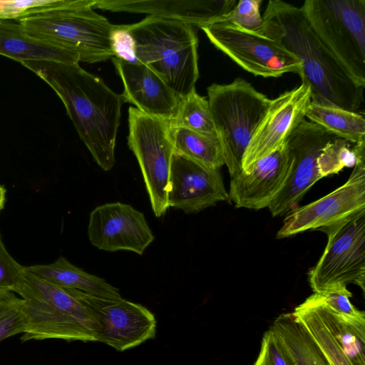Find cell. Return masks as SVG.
Wrapping results in <instances>:
<instances>
[{"instance_id": "obj_20", "label": "cell", "mask_w": 365, "mask_h": 365, "mask_svg": "<svg viewBox=\"0 0 365 365\" xmlns=\"http://www.w3.org/2000/svg\"><path fill=\"white\" fill-rule=\"evenodd\" d=\"M0 55L20 63L28 61L80 62L76 52L27 34L16 21H0Z\"/></svg>"}, {"instance_id": "obj_4", "label": "cell", "mask_w": 365, "mask_h": 365, "mask_svg": "<svg viewBox=\"0 0 365 365\" xmlns=\"http://www.w3.org/2000/svg\"><path fill=\"white\" fill-rule=\"evenodd\" d=\"M14 292L25 302L27 326L22 341L48 339L96 341L97 324L76 289L55 285L25 269Z\"/></svg>"}, {"instance_id": "obj_9", "label": "cell", "mask_w": 365, "mask_h": 365, "mask_svg": "<svg viewBox=\"0 0 365 365\" xmlns=\"http://www.w3.org/2000/svg\"><path fill=\"white\" fill-rule=\"evenodd\" d=\"M327 235V244L308 273L314 292L335 285L354 284L365 291V210L320 228Z\"/></svg>"}, {"instance_id": "obj_21", "label": "cell", "mask_w": 365, "mask_h": 365, "mask_svg": "<svg viewBox=\"0 0 365 365\" xmlns=\"http://www.w3.org/2000/svg\"><path fill=\"white\" fill-rule=\"evenodd\" d=\"M25 269L36 277L63 288L77 289L102 298H122L116 287L76 267L63 257L51 264L31 265Z\"/></svg>"}, {"instance_id": "obj_16", "label": "cell", "mask_w": 365, "mask_h": 365, "mask_svg": "<svg viewBox=\"0 0 365 365\" xmlns=\"http://www.w3.org/2000/svg\"><path fill=\"white\" fill-rule=\"evenodd\" d=\"M228 199L220 169L205 168L174 152L167 197L169 207L195 214Z\"/></svg>"}, {"instance_id": "obj_24", "label": "cell", "mask_w": 365, "mask_h": 365, "mask_svg": "<svg viewBox=\"0 0 365 365\" xmlns=\"http://www.w3.org/2000/svg\"><path fill=\"white\" fill-rule=\"evenodd\" d=\"M305 117L336 137L349 143L356 144L365 140V119L359 113L311 101Z\"/></svg>"}, {"instance_id": "obj_3", "label": "cell", "mask_w": 365, "mask_h": 365, "mask_svg": "<svg viewBox=\"0 0 365 365\" xmlns=\"http://www.w3.org/2000/svg\"><path fill=\"white\" fill-rule=\"evenodd\" d=\"M137 60L157 73L181 98L195 89L199 77L198 38L185 22L148 15L126 24Z\"/></svg>"}, {"instance_id": "obj_8", "label": "cell", "mask_w": 365, "mask_h": 365, "mask_svg": "<svg viewBox=\"0 0 365 365\" xmlns=\"http://www.w3.org/2000/svg\"><path fill=\"white\" fill-rule=\"evenodd\" d=\"M128 128V147L138 162L153 213L160 217L169 208L168 182L175 152L170 135V121L130 106Z\"/></svg>"}, {"instance_id": "obj_11", "label": "cell", "mask_w": 365, "mask_h": 365, "mask_svg": "<svg viewBox=\"0 0 365 365\" xmlns=\"http://www.w3.org/2000/svg\"><path fill=\"white\" fill-rule=\"evenodd\" d=\"M76 293L97 324L96 341L123 351L155 337L156 319L143 305L123 298L98 297L77 289Z\"/></svg>"}, {"instance_id": "obj_27", "label": "cell", "mask_w": 365, "mask_h": 365, "mask_svg": "<svg viewBox=\"0 0 365 365\" xmlns=\"http://www.w3.org/2000/svg\"><path fill=\"white\" fill-rule=\"evenodd\" d=\"M347 140L335 138L322 150L317 168L321 178L338 173L344 168H352L358 160L365 159V140L354 144L351 148Z\"/></svg>"}, {"instance_id": "obj_23", "label": "cell", "mask_w": 365, "mask_h": 365, "mask_svg": "<svg viewBox=\"0 0 365 365\" xmlns=\"http://www.w3.org/2000/svg\"><path fill=\"white\" fill-rule=\"evenodd\" d=\"M294 365H331L292 313L282 314L270 327Z\"/></svg>"}, {"instance_id": "obj_33", "label": "cell", "mask_w": 365, "mask_h": 365, "mask_svg": "<svg viewBox=\"0 0 365 365\" xmlns=\"http://www.w3.org/2000/svg\"><path fill=\"white\" fill-rule=\"evenodd\" d=\"M254 365H294L271 327L263 335Z\"/></svg>"}, {"instance_id": "obj_7", "label": "cell", "mask_w": 365, "mask_h": 365, "mask_svg": "<svg viewBox=\"0 0 365 365\" xmlns=\"http://www.w3.org/2000/svg\"><path fill=\"white\" fill-rule=\"evenodd\" d=\"M300 9L321 41L365 87V0H307Z\"/></svg>"}, {"instance_id": "obj_28", "label": "cell", "mask_w": 365, "mask_h": 365, "mask_svg": "<svg viewBox=\"0 0 365 365\" xmlns=\"http://www.w3.org/2000/svg\"><path fill=\"white\" fill-rule=\"evenodd\" d=\"M170 127L185 128L217 136L208 100L200 96L195 89L182 98L178 113L170 121Z\"/></svg>"}, {"instance_id": "obj_18", "label": "cell", "mask_w": 365, "mask_h": 365, "mask_svg": "<svg viewBox=\"0 0 365 365\" xmlns=\"http://www.w3.org/2000/svg\"><path fill=\"white\" fill-rule=\"evenodd\" d=\"M111 60L123 81L126 102L149 115L168 121L175 118L182 98L157 73L140 62Z\"/></svg>"}, {"instance_id": "obj_6", "label": "cell", "mask_w": 365, "mask_h": 365, "mask_svg": "<svg viewBox=\"0 0 365 365\" xmlns=\"http://www.w3.org/2000/svg\"><path fill=\"white\" fill-rule=\"evenodd\" d=\"M91 4L56 10L19 21L29 35L56 43L78 54L80 61L95 63L114 57L111 34L115 27Z\"/></svg>"}, {"instance_id": "obj_26", "label": "cell", "mask_w": 365, "mask_h": 365, "mask_svg": "<svg viewBox=\"0 0 365 365\" xmlns=\"http://www.w3.org/2000/svg\"><path fill=\"white\" fill-rule=\"evenodd\" d=\"M292 314L308 331L331 365H354L342 346L306 301L296 307Z\"/></svg>"}, {"instance_id": "obj_10", "label": "cell", "mask_w": 365, "mask_h": 365, "mask_svg": "<svg viewBox=\"0 0 365 365\" xmlns=\"http://www.w3.org/2000/svg\"><path fill=\"white\" fill-rule=\"evenodd\" d=\"M210 42L237 65L255 76H300V61L279 42L261 31H251L220 19L200 27Z\"/></svg>"}, {"instance_id": "obj_13", "label": "cell", "mask_w": 365, "mask_h": 365, "mask_svg": "<svg viewBox=\"0 0 365 365\" xmlns=\"http://www.w3.org/2000/svg\"><path fill=\"white\" fill-rule=\"evenodd\" d=\"M364 210L365 159H360L344 184L319 200L287 214L277 231V238L319 230Z\"/></svg>"}, {"instance_id": "obj_34", "label": "cell", "mask_w": 365, "mask_h": 365, "mask_svg": "<svg viewBox=\"0 0 365 365\" xmlns=\"http://www.w3.org/2000/svg\"><path fill=\"white\" fill-rule=\"evenodd\" d=\"M25 272L6 250L0 233V291L14 292Z\"/></svg>"}, {"instance_id": "obj_29", "label": "cell", "mask_w": 365, "mask_h": 365, "mask_svg": "<svg viewBox=\"0 0 365 365\" xmlns=\"http://www.w3.org/2000/svg\"><path fill=\"white\" fill-rule=\"evenodd\" d=\"M93 0H0V21H16L49 11L81 6Z\"/></svg>"}, {"instance_id": "obj_22", "label": "cell", "mask_w": 365, "mask_h": 365, "mask_svg": "<svg viewBox=\"0 0 365 365\" xmlns=\"http://www.w3.org/2000/svg\"><path fill=\"white\" fill-rule=\"evenodd\" d=\"M304 301L314 309L351 363L365 365V319H352L339 314L327 305L316 292Z\"/></svg>"}, {"instance_id": "obj_2", "label": "cell", "mask_w": 365, "mask_h": 365, "mask_svg": "<svg viewBox=\"0 0 365 365\" xmlns=\"http://www.w3.org/2000/svg\"><path fill=\"white\" fill-rule=\"evenodd\" d=\"M262 19L260 31L300 61L299 76L311 88L312 102L358 113L364 87L353 79L321 41L300 7L270 0Z\"/></svg>"}, {"instance_id": "obj_17", "label": "cell", "mask_w": 365, "mask_h": 365, "mask_svg": "<svg viewBox=\"0 0 365 365\" xmlns=\"http://www.w3.org/2000/svg\"><path fill=\"white\" fill-rule=\"evenodd\" d=\"M291 160L284 143L257 161L247 173L231 178L229 199L236 207H269L283 189L289 175Z\"/></svg>"}, {"instance_id": "obj_25", "label": "cell", "mask_w": 365, "mask_h": 365, "mask_svg": "<svg viewBox=\"0 0 365 365\" xmlns=\"http://www.w3.org/2000/svg\"><path fill=\"white\" fill-rule=\"evenodd\" d=\"M170 135L175 151L188 159L213 170L225 165L217 136L175 127H170Z\"/></svg>"}, {"instance_id": "obj_19", "label": "cell", "mask_w": 365, "mask_h": 365, "mask_svg": "<svg viewBox=\"0 0 365 365\" xmlns=\"http://www.w3.org/2000/svg\"><path fill=\"white\" fill-rule=\"evenodd\" d=\"M236 0H96L93 9L147 14L201 26L227 14Z\"/></svg>"}, {"instance_id": "obj_5", "label": "cell", "mask_w": 365, "mask_h": 365, "mask_svg": "<svg viewBox=\"0 0 365 365\" xmlns=\"http://www.w3.org/2000/svg\"><path fill=\"white\" fill-rule=\"evenodd\" d=\"M208 102L231 178L242 172L244 153L271 100L242 78L207 87Z\"/></svg>"}, {"instance_id": "obj_1", "label": "cell", "mask_w": 365, "mask_h": 365, "mask_svg": "<svg viewBox=\"0 0 365 365\" xmlns=\"http://www.w3.org/2000/svg\"><path fill=\"white\" fill-rule=\"evenodd\" d=\"M21 64L45 81L65 106L81 141L104 171L115 163V148L125 99L78 63L28 61Z\"/></svg>"}, {"instance_id": "obj_36", "label": "cell", "mask_w": 365, "mask_h": 365, "mask_svg": "<svg viewBox=\"0 0 365 365\" xmlns=\"http://www.w3.org/2000/svg\"><path fill=\"white\" fill-rule=\"evenodd\" d=\"M6 188L0 185V212L4 209L6 202Z\"/></svg>"}, {"instance_id": "obj_14", "label": "cell", "mask_w": 365, "mask_h": 365, "mask_svg": "<svg viewBox=\"0 0 365 365\" xmlns=\"http://www.w3.org/2000/svg\"><path fill=\"white\" fill-rule=\"evenodd\" d=\"M311 101V88L303 82L271 100L244 153L242 162L244 173H247L257 161L284 143L288 136L305 120Z\"/></svg>"}, {"instance_id": "obj_31", "label": "cell", "mask_w": 365, "mask_h": 365, "mask_svg": "<svg viewBox=\"0 0 365 365\" xmlns=\"http://www.w3.org/2000/svg\"><path fill=\"white\" fill-rule=\"evenodd\" d=\"M262 0H240L220 19L251 31H260L263 19L260 14Z\"/></svg>"}, {"instance_id": "obj_32", "label": "cell", "mask_w": 365, "mask_h": 365, "mask_svg": "<svg viewBox=\"0 0 365 365\" xmlns=\"http://www.w3.org/2000/svg\"><path fill=\"white\" fill-rule=\"evenodd\" d=\"M330 308L346 317L365 319L364 311L357 309L351 302L352 294L346 285H335L316 292Z\"/></svg>"}, {"instance_id": "obj_15", "label": "cell", "mask_w": 365, "mask_h": 365, "mask_svg": "<svg viewBox=\"0 0 365 365\" xmlns=\"http://www.w3.org/2000/svg\"><path fill=\"white\" fill-rule=\"evenodd\" d=\"M88 235L91 245L99 250H127L140 255L155 238L144 214L120 202L106 203L91 211Z\"/></svg>"}, {"instance_id": "obj_30", "label": "cell", "mask_w": 365, "mask_h": 365, "mask_svg": "<svg viewBox=\"0 0 365 365\" xmlns=\"http://www.w3.org/2000/svg\"><path fill=\"white\" fill-rule=\"evenodd\" d=\"M11 291H0V342L24 333L27 326L25 302Z\"/></svg>"}, {"instance_id": "obj_12", "label": "cell", "mask_w": 365, "mask_h": 365, "mask_svg": "<svg viewBox=\"0 0 365 365\" xmlns=\"http://www.w3.org/2000/svg\"><path fill=\"white\" fill-rule=\"evenodd\" d=\"M335 138L337 137L306 119L288 136L285 145L291 168L283 189L268 207L273 217L282 216L297 209L306 192L322 179L317 159L323 148Z\"/></svg>"}, {"instance_id": "obj_35", "label": "cell", "mask_w": 365, "mask_h": 365, "mask_svg": "<svg viewBox=\"0 0 365 365\" xmlns=\"http://www.w3.org/2000/svg\"><path fill=\"white\" fill-rule=\"evenodd\" d=\"M114 57L132 63L139 62L135 55L134 41L125 25H115L111 34Z\"/></svg>"}]
</instances>
